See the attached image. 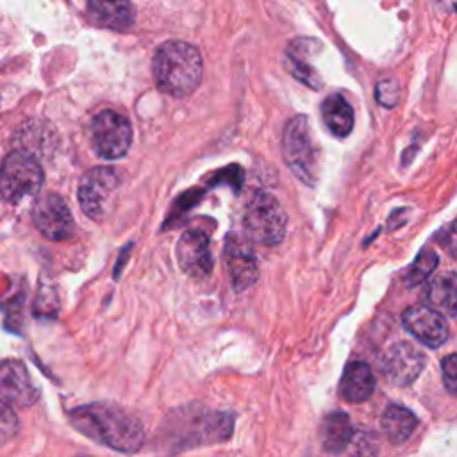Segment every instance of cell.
Returning <instances> with one entry per match:
<instances>
[{
  "label": "cell",
  "instance_id": "1",
  "mask_svg": "<svg viewBox=\"0 0 457 457\" xmlns=\"http://www.w3.org/2000/svg\"><path fill=\"white\" fill-rule=\"evenodd\" d=\"M71 425L86 437L123 453H134L145 445L143 425L111 403H86L68 412Z\"/></svg>",
  "mask_w": 457,
  "mask_h": 457
},
{
  "label": "cell",
  "instance_id": "2",
  "mask_svg": "<svg viewBox=\"0 0 457 457\" xmlns=\"http://www.w3.org/2000/svg\"><path fill=\"white\" fill-rule=\"evenodd\" d=\"M234 416L209 407L189 405L177 409L168 420L164 436L171 441L173 448L184 450L200 445L221 443L230 437Z\"/></svg>",
  "mask_w": 457,
  "mask_h": 457
},
{
  "label": "cell",
  "instance_id": "3",
  "mask_svg": "<svg viewBox=\"0 0 457 457\" xmlns=\"http://www.w3.org/2000/svg\"><path fill=\"white\" fill-rule=\"evenodd\" d=\"M154 79L161 91L187 96L202 82L204 64L196 46L186 41H166L154 54Z\"/></svg>",
  "mask_w": 457,
  "mask_h": 457
},
{
  "label": "cell",
  "instance_id": "4",
  "mask_svg": "<svg viewBox=\"0 0 457 457\" xmlns=\"http://www.w3.org/2000/svg\"><path fill=\"white\" fill-rule=\"evenodd\" d=\"M282 155L291 173L307 186L318 180V146L307 116L296 114L284 129Z\"/></svg>",
  "mask_w": 457,
  "mask_h": 457
},
{
  "label": "cell",
  "instance_id": "5",
  "mask_svg": "<svg viewBox=\"0 0 457 457\" xmlns=\"http://www.w3.org/2000/svg\"><path fill=\"white\" fill-rule=\"evenodd\" d=\"M286 225L287 216L273 195L255 191L250 196L243 212V228L250 241L273 246L284 239Z\"/></svg>",
  "mask_w": 457,
  "mask_h": 457
},
{
  "label": "cell",
  "instance_id": "6",
  "mask_svg": "<svg viewBox=\"0 0 457 457\" xmlns=\"http://www.w3.org/2000/svg\"><path fill=\"white\" fill-rule=\"evenodd\" d=\"M43 186V170L36 155L16 148L9 152L0 164V193L5 200L18 204L39 193Z\"/></svg>",
  "mask_w": 457,
  "mask_h": 457
},
{
  "label": "cell",
  "instance_id": "7",
  "mask_svg": "<svg viewBox=\"0 0 457 457\" xmlns=\"http://www.w3.org/2000/svg\"><path fill=\"white\" fill-rule=\"evenodd\" d=\"M132 143L130 121L116 111H102L91 121V145L102 159H120Z\"/></svg>",
  "mask_w": 457,
  "mask_h": 457
},
{
  "label": "cell",
  "instance_id": "8",
  "mask_svg": "<svg viewBox=\"0 0 457 457\" xmlns=\"http://www.w3.org/2000/svg\"><path fill=\"white\" fill-rule=\"evenodd\" d=\"M118 186L120 173L111 166H96L86 171L77 191L82 212L87 218L100 221L105 216L107 205Z\"/></svg>",
  "mask_w": 457,
  "mask_h": 457
},
{
  "label": "cell",
  "instance_id": "9",
  "mask_svg": "<svg viewBox=\"0 0 457 457\" xmlns=\"http://www.w3.org/2000/svg\"><path fill=\"white\" fill-rule=\"evenodd\" d=\"M32 221L37 232L50 241H64L75 230L68 204L57 193H45L32 204Z\"/></svg>",
  "mask_w": 457,
  "mask_h": 457
},
{
  "label": "cell",
  "instance_id": "10",
  "mask_svg": "<svg viewBox=\"0 0 457 457\" xmlns=\"http://www.w3.org/2000/svg\"><path fill=\"white\" fill-rule=\"evenodd\" d=\"M223 261L230 277L234 291L243 293L252 287L259 278V266L250 239L241 234L230 232L225 239Z\"/></svg>",
  "mask_w": 457,
  "mask_h": 457
},
{
  "label": "cell",
  "instance_id": "11",
  "mask_svg": "<svg viewBox=\"0 0 457 457\" xmlns=\"http://www.w3.org/2000/svg\"><path fill=\"white\" fill-rule=\"evenodd\" d=\"M177 261L187 277L196 280L207 278L212 271L209 236L200 228L186 230L177 243Z\"/></svg>",
  "mask_w": 457,
  "mask_h": 457
},
{
  "label": "cell",
  "instance_id": "12",
  "mask_svg": "<svg viewBox=\"0 0 457 457\" xmlns=\"http://www.w3.org/2000/svg\"><path fill=\"white\" fill-rule=\"evenodd\" d=\"M425 366V353L407 341L393 345L380 361V371L393 386H409Z\"/></svg>",
  "mask_w": 457,
  "mask_h": 457
},
{
  "label": "cell",
  "instance_id": "13",
  "mask_svg": "<svg viewBox=\"0 0 457 457\" xmlns=\"http://www.w3.org/2000/svg\"><path fill=\"white\" fill-rule=\"evenodd\" d=\"M37 400V389L21 361L0 362V403L9 407H30Z\"/></svg>",
  "mask_w": 457,
  "mask_h": 457
},
{
  "label": "cell",
  "instance_id": "14",
  "mask_svg": "<svg viewBox=\"0 0 457 457\" xmlns=\"http://www.w3.org/2000/svg\"><path fill=\"white\" fill-rule=\"evenodd\" d=\"M403 327L425 346L437 348L448 337V323L443 314L430 307H409L402 314Z\"/></svg>",
  "mask_w": 457,
  "mask_h": 457
},
{
  "label": "cell",
  "instance_id": "15",
  "mask_svg": "<svg viewBox=\"0 0 457 457\" xmlns=\"http://www.w3.org/2000/svg\"><path fill=\"white\" fill-rule=\"evenodd\" d=\"M320 41L316 39H295L289 48L286 50V68L289 73L305 84L311 89H321V77L316 73V70L307 62V57L312 55L314 46H318Z\"/></svg>",
  "mask_w": 457,
  "mask_h": 457
},
{
  "label": "cell",
  "instance_id": "16",
  "mask_svg": "<svg viewBox=\"0 0 457 457\" xmlns=\"http://www.w3.org/2000/svg\"><path fill=\"white\" fill-rule=\"evenodd\" d=\"M87 9L98 25L112 30L130 29L136 18L130 0H87Z\"/></svg>",
  "mask_w": 457,
  "mask_h": 457
},
{
  "label": "cell",
  "instance_id": "17",
  "mask_svg": "<svg viewBox=\"0 0 457 457\" xmlns=\"http://www.w3.org/2000/svg\"><path fill=\"white\" fill-rule=\"evenodd\" d=\"M425 302L430 309L437 311L443 316L457 314V273L443 271L436 275L427 289Z\"/></svg>",
  "mask_w": 457,
  "mask_h": 457
},
{
  "label": "cell",
  "instance_id": "18",
  "mask_svg": "<svg viewBox=\"0 0 457 457\" xmlns=\"http://www.w3.org/2000/svg\"><path fill=\"white\" fill-rule=\"evenodd\" d=\"M373 389H375V378L366 362L355 361L345 368L339 391L346 402L361 403L371 396Z\"/></svg>",
  "mask_w": 457,
  "mask_h": 457
},
{
  "label": "cell",
  "instance_id": "19",
  "mask_svg": "<svg viewBox=\"0 0 457 457\" xmlns=\"http://www.w3.org/2000/svg\"><path fill=\"white\" fill-rule=\"evenodd\" d=\"M321 118L336 137H346L353 129V109L339 93H332L323 100Z\"/></svg>",
  "mask_w": 457,
  "mask_h": 457
},
{
  "label": "cell",
  "instance_id": "20",
  "mask_svg": "<svg viewBox=\"0 0 457 457\" xmlns=\"http://www.w3.org/2000/svg\"><path fill=\"white\" fill-rule=\"evenodd\" d=\"M321 445L330 453L343 452L353 439V428L350 418L345 412H330L321 423Z\"/></svg>",
  "mask_w": 457,
  "mask_h": 457
},
{
  "label": "cell",
  "instance_id": "21",
  "mask_svg": "<svg viewBox=\"0 0 457 457\" xmlns=\"http://www.w3.org/2000/svg\"><path fill=\"white\" fill-rule=\"evenodd\" d=\"M380 428L391 443H403L416 428V416L405 407L391 405L382 412Z\"/></svg>",
  "mask_w": 457,
  "mask_h": 457
},
{
  "label": "cell",
  "instance_id": "22",
  "mask_svg": "<svg viewBox=\"0 0 457 457\" xmlns=\"http://www.w3.org/2000/svg\"><path fill=\"white\" fill-rule=\"evenodd\" d=\"M21 139V150L36 155L41 152H48L52 148V130L48 127H39L37 121H32L30 125H23L18 130Z\"/></svg>",
  "mask_w": 457,
  "mask_h": 457
},
{
  "label": "cell",
  "instance_id": "23",
  "mask_svg": "<svg viewBox=\"0 0 457 457\" xmlns=\"http://www.w3.org/2000/svg\"><path fill=\"white\" fill-rule=\"evenodd\" d=\"M436 266H437V253L430 248L421 250L420 255L414 259L412 266L409 268L407 275H405V284L407 286L421 284L425 278H428L432 275Z\"/></svg>",
  "mask_w": 457,
  "mask_h": 457
},
{
  "label": "cell",
  "instance_id": "24",
  "mask_svg": "<svg viewBox=\"0 0 457 457\" xmlns=\"http://www.w3.org/2000/svg\"><path fill=\"white\" fill-rule=\"evenodd\" d=\"M375 95L380 105L384 107H395L398 98H400V86L395 79H386L380 80L375 87Z\"/></svg>",
  "mask_w": 457,
  "mask_h": 457
},
{
  "label": "cell",
  "instance_id": "25",
  "mask_svg": "<svg viewBox=\"0 0 457 457\" xmlns=\"http://www.w3.org/2000/svg\"><path fill=\"white\" fill-rule=\"evenodd\" d=\"M441 373L445 387L452 395H457V353H450L441 361Z\"/></svg>",
  "mask_w": 457,
  "mask_h": 457
},
{
  "label": "cell",
  "instance_id": "26",
  "mask_svg": "<svg viewBox=\"0 0 457 457\" xmlns=\"http://www.w3.org/2000/svg\"><path fill=\"white\" fill-rule=\"evenodd\" d=\"M375 455H377V443L370 434H364L353 439L352 457H375Z\"/></svg>",
  "mask_w": 457,
  "mask_h": 457
},
{
  "label": "cell",
  "instance_id": "27",
  "mask_svg": "<svg viewBox=\"0 0 457 457\" xmlns=\"http://www.w3.org/2000/svg\"><path fill=\"white\" fill-rule=\"evenodd\" d=\"M16 428V416L12 407L0 403V432L12 434Z\"/></svg>",
  "mask_w": 457,
  "mask_h": 457
},
{
  "label": "cell",
  "instance_id": "28",
  "mask_svg": "<svg viewBox=\"0 0 457 457\" xmlns=\"http://www.w3.org/2000/svg\"><path fill=\"white\" fill-rule=\"evenodd\" d=\"M445 245L452 255H457V221L448 228V232L445 236Z\"/></svg>",
  "mask_w": 457,
  "mask_h": 457
},
{
  "label": "cell",
  "instance_id": "29",
  "mask_svg": "<svg viewBox=\"0 0 457 457\" xmlns=\"http://www.w3.org/2000/svg\"><path fill=\"white\" fill-rule=\"evenodd\" d=\"M80 457H86V455H80Z\"/></svg>",
  "mask_w": 457,
  "mask_h": 457
}]
</instances>
